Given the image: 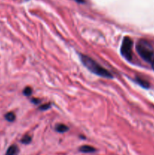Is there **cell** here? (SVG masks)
<instances>
[{"label":"cell","instance_id":"cell-1","mask_svg":"<svg viewBox=\"0 0 154 155\" xmlns=\"http://www.w3.org/2000/svg\"><path fill=\"white\" fill-rule=\"evenodd\" d=\"M79 57L82 63L91 73L99 76V77H104V78H113V75L107 70L103 68L101 64H99L96 61L93 60L91 58L85 55V54H80Z\"/></svg>","mask_w":154,"mask_h":155},{"label":"cell","instance_id":"cell-2","mask_svg":"<svg viewBox=\"0 0 154 155\" xmlns=\"http://www.w3.org/2000/svg\"><path fill=\"white\" fill-rule=\"evenodd\" d=\"M136 50L143 60L150 64L154 57V48L152 44L146 39H140L136 45Z\"/></svg>","mask_w":154,"mask_h":155},{"label":"cell","instance_id":"cell-3","mask_svg":"<svg viewBox=\"0 0 154 155\" xmlns=\"http://www.w3.org/2000/svg\"><path fill=\"white\" fill-rule=\"evenodd\" d=\"M133 42L131 38L128 36H125L123 38L120 48V52L122 55L125 58L126 60L131 61L133 57L132 53Z\"/></svg>","mask_w":154,"mask_h":155},{"label":"cell","instance_id":"cell-4","mask_svg":"<svg viewBox=\"0 0 154 155\" xmlns=\"http://www.w3.org/2000/svg\"><path fill=\"white\" fill-rule=\"evenodd\" d=\"M79 151L83 153H92L96 151V149L93 147L89 146V145H83V146L80 147Z\"/></svg>","mask_w":154,"mask_h":155},{"label":"cell","instance_id":"cell-5","mask_svg":"<svg viewBox=\"0 0 154 155\" xmlns=\"http://www.w3.org/2000/svg\"><path fill=\"white\" fill-rule=\"evenodd\" d=\"M18 153V148L17 145H13L8 148L5 155H16Z\"/></svg>","mask_w":154,"mask_h":155},{"label":"cell","instance_id":"cell-6","mask_svg":"<svg viewBox=\"0 0 154 155\" xmlns=\"http://www.w3.org/2000/svg\"><path fill=\"white\" fill-rule=\"evenodd\" d=\"M56 131L58 132V133H66V131L69 130V128H68L67 126L64 125V124H58V125L56 126L55 127Z\"/></svg>","mask_w":154,"mask_h":155},{"label":"cell","instance_id":"cell-7","mask_svg":"<svg viewBox=\"0 0 154 155\" xmlns=\"http://www.w3.org/2000/svg\"><path fill=\"white\" fill-rule=\"evenodd\" d=\"M5 118L6 120H8V122H13V121H14L16 117H15V114L13 112H8V113H7L5 115Z\"/></svg>","mask_w":154,"mask_h":155},{"label":"cell","instance_id":"cell-8","mask_svg":"<svg viewBox=\"0 0 154 155\" xmlns=\"http://www.w3.org/2000/svg\"><path fill=\"white\" fill-rule=\"evenodd\" d=\"M136 81H137V83H138L139 85H140V86H143V87L149 88V83H148L146 81H145V80H143V79H140L139 78V77H137V78H136Z\"/></svg>","mask_w":154,"mask_h":155},{"label":"cell","instance_id":"cell-9","mask_svg":"<svg viewBox=\"0 0 154 155\" xmlns=\"http://www.w3.org/2000/svg\"><path fill=\"white\" fill-rule=\"evenodd\" d=\"M31 140V136H30L29 135H25V136L22 138V139H21V142L25 144V145H27V144L30 143Z\"/></svg>","mask_w":154,"mask_h":155},{"label":"cell","instance_id":"cell-10","mask_svg":"<svg viewBox=\"0 0 154 155\" xmlns=\"http://www.w3.org/2000/svg\"><path fill=\"white\" fill-rule=\"evenodd\" d=\"M32 89L30 87H26L24 90V95L26 96H30L32 94Z\"/></svg>","mask_w":154,"mask_h":155},{"label":"cell","instance_id":"cell-11","mask_svg":"<svg viewBox=\"0 0 154 155\" xmlns=\"http://www.w3.org/2000/svg\"><path fill=\"white\" fill-rule=\"evenodd\" d=\"M50 107H51V104H43V105L40 106L39 109L42 110H48V109H49Z\"/></svg>","mask_w":154,"mask_h":155},{"label":"cell","instance_id":"cell-12","mask_svg":"<svg viewBox=\"0 0 154 155\" xmlns=\"http://www.w3.org/2000/svg\"><path fill=\"white\" fill-rule=\"evenodd\" d=\"M31 101L33 103H34V104H39V103L40 102V101L38 99H36V98H33V99L31 100Z\"/></svg>","mask_w":154,"mask_h":155},{"label":"cell","instance_id":"cell-13","mask_svg":"<svg viewBox=\"0 0 154 155\" xmlns=\"http://www.w3.org/2000/svg\"><path fill=\"white\" fill-rule=\"evenodd\" d=\"M75 1L79 3H84L85 2V0H75Z\"/></svg>","mask_w":154,"mask_h":155},{"label":"cell","instance_id":"cell-14","mask_svg":"<svg viewBox=\"0 0 154 155\" xmlns=\"http://www.w3.org/2000/svg\"><path fill=\"white\" fill-rule=\"evenodd\" d=\"M151 65H152V69L154 70V57H153V59H152V62H151Z\"/></svg>","mask_w":154,"mask_h":155}]
</instances>
